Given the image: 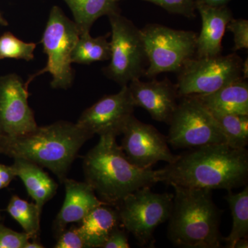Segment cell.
Here are the masks:
<instances>
[{"label": "cell", "mask_w": 248, "mask_h": 248, "mask_svg": "<svg viewBox=\"0 0 248 248\" xmlns=\"http://www.w3.org/2000/svg\"><path fill=\"white\" fill-rule=\"evenodd\" d=\"M58 242L54 246L55 248H86V244L78 227L71 226L69 229H65L57 237Z\"/></svg>", "instance_id": "29"}, {"label": "cell", "mask_w": 248, "mask_h": 248, "mask_svg": "<svg viewBox=\"0 0 248 248\" xmlns=\"http://www.w3.org/2000/svg\"><path fill=\"white\" fill-rule=\"evenodd\" d=\"M0 24L3 26L8 25V22L5 20L4 17H2V16H1V14H0Z\"/></svg>", "instance_id": "36"}, {"label": "cell", "mask_w": 248, "mask_h": 248, "mask_svg": "<svg viewBox=\"0 0 248 248\" xmlns=\"http://www.w3.org/2000/svg\"><path fill=\"white\" fill-rule=\"evenodd\" d=\"M174 190L168 238L174 246L219 248L223 211L214 202L212 190L172 185Z\"/></svg>", "instance_id": "4"}, {"label": "cell", "mask_w": 248, "mask_h": 248, "mask_svg": "<svg viewBox=\"0 0 248 248\" xmlns=\"http://www.w3.org/2000/svg\"><path fill=\"white\" fill-rule=\"evenodd\" d=\"M16 177L20 178L31 198L41 210L57 193L58 185L40 166L27 159L16 158L12 165Z\"/></svg>", "instance_id": "19"}, {"label": "cell", "mask_w": 248, "mask_h": 248, "mask_svg": "<svg viewBox=\"0 0 248 248\" xmlns=\"http://www.w3.org/2000/svg\"><path fill=\"white\" fill-rule=\"evenodd\" d=\"M16 177V172L12 166L0 164V190L8 187Z\"/></svg>", "instance_id": "31"}, {"label": "cell", "mask_w": 248, "mask_h": 248, "mask_svg": "<svg viewBox=\"0 0 248 248\" xmlns=\"http://www.w3.org/2000/svg\"><path fill=\"white\" fill-rule=\"evenodd\" d=\"M6 210L11 217L20 224L31 239L38 238L42 210L35 203H29L14 195L11 197Z\"/></svg>", "instance_id": "23"}, {"label": "cell", "mask_w": 248, "mask_h": 248, "mask_svg": "<svg viewBox=\"0 0 248 248\" xmlns=\"http://www.w3.org/2000/svg\"><path fill=\"white\" fill-rule=\"evenodd\" d=\"M232 0H196V4H203L212 6H225Z\"/></svg>", "instance_id": "32"}, {"label": "cell", "mask_w": 248, "mask_h": 248, "mask_svg": "<svg viewBox=\"0 0 248 248\" xmlns=\"http://www.w3.org/2000/svg\"><path fill=\"white\" fill-rule=\"evenodd\" d=\"M141 32L148 62L144 76L150 79L163 73H178L195 58L198 34L193 31L150 24Z\"/></svg>", "instance_id": "7"}, {"label": "cell", "mask_w": 248, "mask_h": 248, "mask_svg": "<svg viewBox=\"0 0 248 248\" xmlns=\"http://www.w3.org/2000/svg\"><path fill=\"white\" fill-rule=\"evenodd\" d=\"M242 77L245 79L248 78V58L245 61H243L242 64Z\"/></svg>", "instance_id": "35"}, {"label": "cell", "mask_w": 248, "mask_h": 248, "mask_svg": "<svg viewBox=\"0 0 248 248\" xmlns=\"http://www.w3.org/2000/svg\"><path fill=\"white\" fill-rule=\"evenodd\" d=\"M179 99L169 124V144L177 149L189 150L226 143L215 117L200 101L192 95Z\"/></svg>", "instance_id": "8"}, {"label": "cell", "mask_w": 248, "mask_h": 248, "mask_svg": "<svg viewBox=\"0 0 248 248\" xmlns=\"http://www.w3.org/2000/svg\"><path fill=\"white\" fill-rule=\"evenodd\" d=\"M151 187L135 191L115 206L122 226L142 246L153 244L155 230L168 221L172 210L174 194L155 193Z\"/></svg>", "instance_id": "9"}, {"label": "cell", "mask_w": 248, "mask_h": 248, "mask_svg": "<svg viewBox=\"0 0 248 248\" xmlns=\"http://www.w3.org/2000/svg\"><path fill=\"white\" fill-rule=\"evenodd\" d=\"M109 35L93 37L90 32L81 34L72 53V63L90 64L110 60Z\"/></svg>", "instance_id": "22"}, {"label": "cell", "mask_w": 248, "mask_h": 248, "mask_svg": "<svg viewBox=\"0 0 248 248\" xmlns=\"http://www.w3.org/2000/svg\"><path fill=\"white\" fill-rule=\"evenodd\" d=\"M108 17L111 27L110 58L104 73L120 86H126L144 76L148 64L141 29L120 12Z\"/></svg>", "instance_id": "6"}, {"label": "cell", "mask_w": 248, "mask_h": 248, "mask_svg": "<svg viewBox=\"0 0 248 248\" xmlns=\"http://www.w3.org/2000/svg\"><path fill=\"white\" fill-rule=\"evenodd\" d=\"M202 17V27L197 36L195 58H208L221 55L222 40L232 13L227 6L196 4Z\"/></svg>", "instance_id": "16"}, {"label": "cell", "mask_w": 248, "mask_h": 248, "mask_svg": "<svg viewBox=\"0 0 248 248\" xmlns=\"http://www.w3.org/2000/svg\"><path fill=\"white\" fill-rule=\"evenodd\" d=\"M63 184L66 197L61 210L53 222V229L56 238L68 224L80 223L93 209L107 204L98 198L92 187L86 182H77L66 178Z\"/></svg>", "instance_id": "15"}, {"label": "cell", "mask_w": 248, "mask_h": 248, "mask_svg": "<svg viewBox=\"0 0 248 248\" xmlns=\"http://www.w3.org/2000/svg\"><path fill=\"white\" fill-rule=\"evenodd\" d=\"M128 86L135 107L143 108L153 120L169 125L179 100L176 84L168 78L148 82L136 79Z\"/></svg>", "instance_id": "14"}, {"label": "cell", "mask_w": 248, "mask_h": 248, "mask_svg": "<svg viewBox=\"0 0 248 248\" xmlns=\"http://www.w3.org/2000/svg\"><path fill=\"white\" fill-rule=\"evenodd\" d=\"M28 89L17 75L0 78V135L20 136L38 126L28 102Z\"/></svg>", "instance_id": "13"}, {"label": "cell", "mask_w": 248, "mask_h": 248, "mask_svg": "<svg viewBox=\"0 0 248 248\" xmlns=\"http://www.w3.org/2000/svg\"><path fill=\"white\" fill-rule=\"evenodd\" d=\"M192 96L210 112L248 115V84L244 78L215 92Z\"/></svg>", "instance_id": "18"}, {"label": "cell", "mask_w": 248, "mask_h": 248, "mask_svg": "<svg viewBox=\"0 0 248 248\" xmlns=\"http://www.w3.org/2000/svg\"><path fill=\"white\" fill-rule=\"evenodd\" d=\"M30 239L25 232H17L0 223V248H25Z\"/></svg>", "instance_id": "28"}, {"label": "cell", "mask_w": 248, "mask_h": 248, "mask_svg": "<svg viewBox=\"0 0 248 248\" xmlns=\"http://www.w3.org/2000/svg\"><path fill=\"white\" fill-rule=\"evenodd\" d=\"M122 1V0H121ZM159 6L170 14L194 19L196 17V0H141Z\"/></svg>", "instance_id": "26"}, {"label": "cell", "mask_w": 248, "mask_h": 248, "mask_svg": "<svg viewBox=\"0 0 248 248\" xmlns=\"http://www.w3.org/2000/svg\"><path fill=\"white\" fill-rule=\"evenodd\" d=\"M122 135V148L128 161L141 169H152L159 161L172 164L178 158L172 154L167 138L153 125L130 117Z\"/></svg>", "instance_id": "11"}, {"label": "cell", "mask_w": 248, "mask_h": 248, "mask_svg": "<svg viewBox=\"0 0 248 248\" xmlns=\"http://www.w3.org/2000/svg\"><path fill=\"white\" fill-rule=\"evenodd\" d=\"M135 108L126 85L122 86L118 93L104 96L86 109L76 124L93 135H112L117 138L122 135L133 115Z\"/></svg>", "instance_id": "12"}, {"label": "cell", "mask_w": 248, "mask_h": 248, "mask_svg": "<svg viewBox=\"0 0 248 248\" xmlns=\"http://www.w3.org/2000/svg\"><path fill=\"white\" fill-rule=\"evenodd\" d=\"M227 144L234 148H246L248 143V115L211 112Z\"/></svg>", "instance_id": "24"}, {"label": "cell", "mask_w": 248, "mask_h": 248, "mask_svg": "<svg viewBox=\"0 0 248 248\" xmlns=\"http://www.w3.org/2000/svg\"><path fill=\"white\" fill-rule=\"evenodd\" d=\"M84 157L85 182L99 200L117 206L125 197L143 187L159 183L157 170L141 169L127 159L115 137L102 135Z\"/></svg>", "instance_id": "3"}, {"label": "cell", "mask_w": 248, "mask_h": 248, "mask_svg": "<svg viewBox=\"0 0 248 248\" xmlns=\"http://www.w3.org/2000/svg\"><path fill=\"white\" fill-rule=\"evenodd\" d=\"M93 137L77 124L60 121L20 136L0 135V153L46 168L63 183L80 148Z\"/></svg>", "instance_id": "2"}, {"label": "cell", "mask_w": 248, "mask_h": 248, "mask_svg": "<svg viewBox=\"0 0 248 248\" xmlns=\"http://www.w3.org/2000/svg\"><path fill=\"white\" fill-rule=\"evenodd\" d=\"M71 9L80 35L90 32L95 21L104 16L120 12L121 0H63Z\"/></svg>", "instance_id": "20"}, {"label": "cell", "mask_w": 248, "mask_h": 248, "mask_svg": "<svg viewBox=\"0 0 248 248\" xmlns=\"http://www.w3.org/2000/svg\"><path fill=\"white\" fill-rule=\"evenodd\" d=\"M248 239H241L236 241L234 244V248H248Z\"/></svg>", "instance_id": "34"}, {"label": "cell", "mask_w": 248, "mask_h": 248, "mask_svg": "<svg viewBox=\"0 0 248 248\" xmlns=\"http://www.w3.org/2000/svg\"><path fill=\"white\" fill-rule=\"evenodd\" d=\"M79 223L78 230L86 248H101L109 235L122 227L117 208L108 204L93 209Z\"/></svg>", "instance_id": "17"}, {"label": "cell", "mask_w": 248, "mask_h": 248, "mask_svg": "<svg viewBox=\"0 0 248 248\" xmlns=\"http://www.w3.org/2000/svg\"><path fill=\"white\" fill-rule=\"evenodd\" d=\"M158 182L192 188L232 190L247 185L248 151L227 143L189 149L157 170Z\"/></svg>", "instance_id": "1"}, {"label": "cell", "mask_w": 248, "mask_h": 248, "mask_svg": "<svg viewBox=\"0 0 248 248\" xmlns=\"http://www.w3.org/2000/svg\"><path fill=\"white\" fill-rule=\"evenodd\" d=\"M37 239H32V241L29 240L28 241L27 245H26L25 248H43L45 246H43L41 243L39 242Z\"/></svg>", "instance_id": "33"}, {"label": "cell", "mask_w": 248, "mask_h": 248, "mask_svg": "<svg viewBox=\"0 0 248 248\" xmlns=\"http://www.w3.org/2000/svg\"><path fill=\"white\" fill-rule=\"evenodd\" d=\"M79 36L76 23L67 17L59 6H54L41 40L48 61L43 69L31 76L26 83L29 85L37 77L49 73L53 77L50 85L53 89L71 87L74 79L72 53Z\"/></svg>", "instance_id": "5"}, {"label": "cell", "mask_w": 248, "mask_h": 248, "mask_svg": "<svg viewBox=\"0 0 248 248\" xmlns=\"http://www.w3.org/2000/svg\"><path fill=\"white\" fill-rule=\"evenodd\" d=\"M226 29L232 32L234 45L232 51L236 53L241 49L248 48V21L247 19L232 18Z\"/></svg>", "instance_id": "27"}, {"label": "cell", "mask_w": 248, "mask_h": 248, "mask_svg": "<svg viewBox=\"0 0 248 248\" xmlns=\"http://www.w3.org/2000/svg\"><path fill=\"white\" fill-rule=\"evenodd\" d=\"M243 60L235 52L227 55L193 58L178 72L179 98L209 94L243 78Z\"/></svg>", "instance_id": "10"}, {"label": "cell", "mask_w": 248, "mask_h": 248, "mask_svg": "<svg viewBox=\"0 0 248 248\" xmlns=\"http://www.w3.org/2000/svg\"><path fill=\"white\" fill-rule=\"evenodd\" d=\"M128 236L125 230L121 229V227L116 228L112 232L107 241L102 245L101 248H129Z\"/></svg>", "instance_id": "30"}, {"label": "cell", "mask_w": 248, "mask_h": 248, "mask_svg": "<svg viewBox=\"0 0 248 248\" xmlns=\"http://www.w3.org/2000/svg\"><path fill=\"white\" fill-rule=\"evenodd\" d=\"M1 219H2V217H1V214H0V222H1Z\"/></svg>", "instance_id": "37"}, {"label": "cell", "mask_w": 248, "mask_h": 248, "mask_svg": "<svg viewBox=\"0 0 248 248\" xmlns=\"http://www.w3.org/2000/svg\"><path fill=\"white\" fill-rule=\"evenodd\" d=\"M225 197L231 210L232 227L227 237H223L226 248H234L238 240L248 237V186L239 193L228 190Z\"/></svg>", "instance_id": "21"}, {"label": "cell", "mask_w": 248, "mask_h": 248, "mask_svg": "<svg viewBox=\"0 0 248 248\" xmlns=\"http://www.w3.org/2000/svg\"><path fill=\"white\" fill-rule=\"evenodd\" d=\"M36 47L35 43L24 42L14 34L5 32L0 37V60L16 59L31 61L34 58Z\"/></svg>", "instance_id": "25"}]
</instances>
